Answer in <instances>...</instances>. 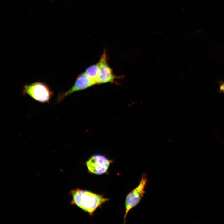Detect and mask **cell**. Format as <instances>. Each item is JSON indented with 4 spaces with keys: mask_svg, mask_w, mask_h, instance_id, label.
Returning a JSON list of instances; mask_svg holds the SVG:
<instances>
[{
    "mask_svg": "<svg viewBox=\"0 0 224 224\" xmlns=\"http://www.w3.org/2000/svg\"><path fill=\"white\" fill-rule=\"evenodd\" d=\"M95 84L84 72L78 75L72 87L67 91L61 92L58 95L56 100L57 104L61 102L67 96L77 91L85 90Z\"/></svg>",
    "mask_w": 224,
    "mask_h": 224,
    "instance_id": "cell-6",
    "label": "cell"
},
{
    "mask_svg": "<svg viewBox=\"0 0 224 224\" xmlns=\"http://www.w3.org/2000/svg\"><path fill=\"white\" fill-rule=\"evenodd\" d=\"M112 160L100 154L92 155L86 162L88 171L96 175H101L106 172Z\"/></svg>",
    "mask_w": 224,
    "mask_h": 224,
    "instance_id": "cell-5",
    "label": "cell"
},
{
    "mask_svg": "<svg viewBox=\"0 0 224 224\" xmlns=\"http://www.w3.org/2000/svg\"><path fill=\"white\" fill-rule=\"evenodd\" d=\"M22 93L24 96L28 95L39 102L49 103L54 92L45 83L36 81L25 84L23 86Z\"/></svg>",
    "mask_w": 224,
    "mask_h": 224,
    "instance_id": "cell-2",
    "label": "cell"
},
{
    "mask_svg": "<svg viewBox=\"0 0 224 224\" xmlns=\"http://www.w3.org/2000/svg\"><path fill=\"white\" fill-rule=\"evenodd\" d=\"M70 194L72 197V203L90 215H92L98 207L108 200L102 195L78 188L71 191Z\"/></svg>",
    "mask_w": 224,
    "mask_h": 224,
    "instance_id": "cell-1",
    "label": "cell"
},
{
    "mask_svg": "<svg viewBox=\"0 0 224 224\" xmlns=\"http://www.w3.org/2000/svg\"><path fill=\"white\" fill-rule=\"evenodd\" d=\"M106 50L104 49L98 62L99 67V73L96 84L108 83L116 84L118 83L116 82L117 79H122L124 77V76H116L114 74L112 69L108 64Z\"/></svg>",
    "mask_w": 224,
    "mask_h": 224,
    "instance_id": "cell-4",
    "label": "cell"
},
{
    "mask_svg": "<svg viewBox=\"0 0 224 224\" xmlns=\"http://www.w3.org/2000/svg\"><path fill=\"white\" fill-rule=\"evenodd\" d=\"M219 89L220 92L224 93V81L221 82L220 84Z\"/></svg>",
    "mask_w": 224,
    "mask_h": 224,
    "instance_id": "cell-8",
    "label": "cell"
},
{
    "mask_svg": "<svg viewBox=\"0 0 224 224\" xmlns=\"http://www.w3.org/2000/svg\"><path fill=\"white\" fill-rule=\"evenodd\" d=\"M147 180V174L143 173L138 185L127 195L125 201V212L124 218V223H125L128 212L139 203L144 196Z\"/></svg>",
    "mask_w": 224,
    "mask_h": 224,
    "instance_id": "cell-3",
    "label": "cell"
},
{
    "mask_svg": "<svg viewBox=\"0 0 224 224\" xmlns=\"http://www.w3.org/2000/svg\"><path fill=\"white\" fill-rule=\"evenodd\" d=\"M84 73L96 85L99 73V67L98 63L90 65L85 70Z\"/></svg>",
    "mask_w": 224,
    "mask_h": 224,
    "instance_id": "cell-7",
    "label": "cell"
}]
</instances>
